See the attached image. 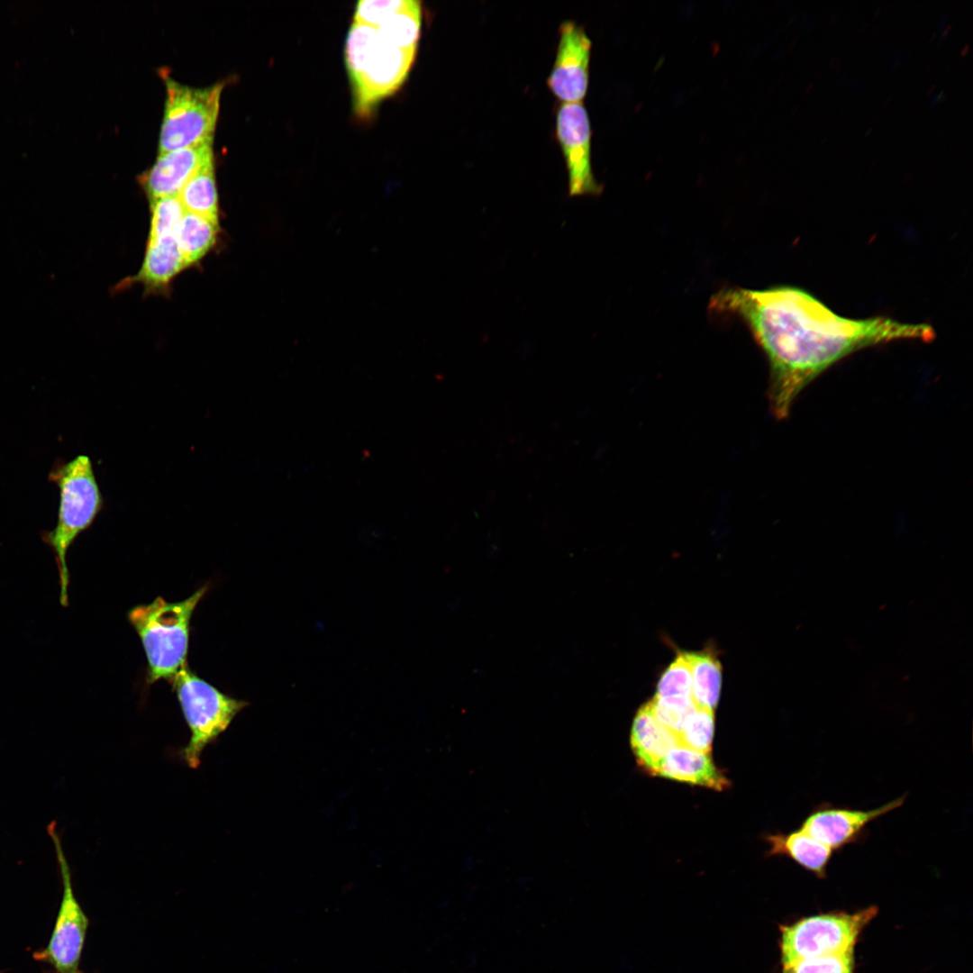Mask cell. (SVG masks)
I'll return each mask as SVG.
<instances>
[{
	"instance_id": "1",
	"label": "cell",
	"mask_w": 973,
	"mask_h": 973,
	"mask_svg": "<svg viewBox=\"0 0 973 973\" xmlns=\"http://www.w3.org/2000/svg\"><path fill=\"white\" fill-rule=\"evenodd\" d=\"M714 313L740 318L769 365L771 413L787 418L799 394L834 364L860 350L898 341H931L927 323L887 316L852 319L840 315L805 289L777 286L762 290L732 287L710 302Z\"/></svg>"
},
{
	"instance_id": "2",
	"label": "cell",
	"mask_w": 973,
	"mask_h": 973,
	"mask_svg": "<svg viewBox=\"0 0 973 973\" xmlns=\"http://www.w3.org/2000/svg\"><path fill=\"white\" fill-rule=\"evenodd\" d=\"M417 51L394 44L374 26L351 23L344 44V60L352 107L358 117H370L383 100L402 87Z\"/></svg>"
},
{
	"instance_id": "3",
	"label": "cell",
	"mask_w": 973,
	"mask_h": 973,
	"mask_svg": "<svg viewBox=\"0 0 973 973\" xmlns=\"http://www.w3.org/2000/svg\"><path fill=\"white\" fill-rule=\"evenodd\" d=\"M50 479L59 488V508L55 528L42 534V541L55 555L59 571V602L68 605L69 573L67 552L76 538L94 522L103 506L89 457L78 455L54 468Z\"/></svg>"
},
{
	"instance_id": "4",
	"label": "cell",
	"mask_w": 973,
	"mask_h": 973,
	"mask_svg": "<svg viewBox=\"0 0 973 973\" xmlns=\"http://www.w3.org/2000/svg\"><path fill=\"white\" fill-rule=\"evenodd\" d=\"M206 590L205 586L180 602L157 597L129 612V622L146 652L149 683L170 679L186 664L190 620Z\"/></svg>"
},
{
	"instance_id": "5",
	"label": "cell",
	"mask_w": 973,
	"mask_h": 973,
	"mask_svg": "<svg viewBox=\"0 0 973 973\" xmlns=\"http://www.w3.org/2000/svg\"><path fill=\"white\" fill-rule=\"evenodd\" d=\"M170 682L177 694L190 738L180 756L191 768L201 764L205 749L224 732L249 703L231 697L200 678L184 665Z\"/></svg>"
},
{
	"instance_id": "6",
	"label": "cell",
	"mask_w": 973,
	"mask_h": 973,
	"mask_svg": "<svg viewBox=\"0 0 973 973\" xmlns=\"http://www.w3.org/2000/svg\"><path fill=\"white\" fill-rule=\"evenodd\" d=\"M165 111L159 153L213 143L223 83L192 87L165 77Z\"/></svg>"
},
{
	"instance_id": "7",
	"label": "cell",
	"mask_w": 973,
	"mask_h": 973,
	"mask_svg": "<svg viewBox=\"0 0 973 973\" xmlns=\"http://www.w3.org/2000/svg\"><path fill=\"white\" fill-rule=\"evenodd\" d=\"M877 907L805 917L780 927L783 965L830 954L853 951L859 936L877 914Z\"/></svg>"
},
{
	"instance_id": "8",
	"label": "cell",
	"mask_w": 973,
	"mask_h": 973,
	"mask_svg": "<svg viewBox=\"0 0 973 973\" xmlns=\"http://www.w3.org/2000/svg\"><path fill=\"white\" fill-rule=\"evenodd\" d=\"M52 839L63 884L62 899L50 941L45 949L34 954L38 960L51 964L57 972L78 970L88 919L73 891L70 869L64 854L55 823L48 827Z\"/></svg>"
},
{
	"instance_id": "9",
	"label": "cell",
	"mask_w": 973,
	"mask_h": 973,
	"mask_svg": "<svg viewBox=\"0 0 973 973\" xmlns=\"http://www.w3.org/2000/svg\"><path fill=\"white\" fill-rule=\"evenodd\" d=\"M591 134L583 102L562 103L556 115V135L565 159L571 196L598 195L602 191L592 170Z\"/></svg>"
},
{
	"instance_id": "10",
	"label": "cell",
	"mask_w": 973,
	"mask_h": 973,
	"mask_svg": "<svg viewBox=\"0 0 973 973\" xmlns=\"http://www.w3.org/2000/svg\"><path fill=\"white\" fill-rule=\"evenodd\" d=\"M555 61L547 79L549 89L562 103H582L588 88L591 41L572 21L559 29Z\"/></svg>"
},
{
	"instance_id": "11",
	"label": "cell",
	"mask_w": 973,
	"mask_h": 973,
	"mask_svg": "<svg viewBox=\"0 0 973 973\" xmlns=\"http://www.w3.org/2000/svg\"><path fill=\"white\" fill-rule=\"evenodd\" d=\"M906 795L894 799L879 807L862 810L834 806L823 803L815 806L805 818L800 829L817 841L828 846L834 852L847 845L864 839L867 826L873 821L900 807Z\"/></svg>"
},
{
	"instance_id": "12",
	"label": "cell",
	"mask_w": 973,
	"mask_h": 973,
	"mask_svg": "<svg viewBox=\"0 0 973 973\" xmlns=\"http://www.w3.org/2000/svg\"><path fill=\"white\" fill-rule=\"evenodd\" d=\"M212 161V143L159 153L152 167L140 176L139 181L149 201L178 196L187 181Z\"/></svg>"
},
{
	"instance_id": "13",
	"label": "cell",
	"mask_w": 973,
	"mask_h": 973,
	"mask_svg": "<svg viewBox=\"0 0 973 973\" xmlns=\"http://www.w3.org/2000/svg\"><path fill=\"white\" fill-rule=\"evenodd\" d=\"M655 717L666 727L678 732L687 715L696 708L692 697V679L685 651L661 675L655 696L650 702Z\"/></svg>"
},
{
	"instance_id": "14",
	"label": "cell",
	"mask_w": 973,
	"mask_h": 973,
	"mask_svg": "<svg viewBox=\"0 0 973 973\" xmlns=\"http://www.w3.org/2000/svg\"><path fill=\"white\" fill-rule=\"evenodd\" d=\"M186 268L176 235L148 238L139 271L117 286L118 289L140 284L145 294L166 295L173 280Z\"/></svg>"
},
{
	"instance_id": "15",
	"label": "cell",
	"mask_w": 973,
	"mask_h": 973,
	"mask_svg": "<svg viewBox=\"0 0 973 973\" xmlns=\"http://www.w3.org/2000/svg\"><path fill=\"white\" fill-rule=\"evenodd\" d=\"M654 776L723 791L730 782L714 764L709 753L678 745L658 765Z\"/></svg>"
},
{
	"instance_id": "16",
	"label": "cell",
	"mask_w": 973,
	"mask_h": 973,
	"mask_svg": "<svg viewBox=\"0 0 973 973\" xmlns=\"http://www.w3.org/2000/svg\"><path fill=\"white\" fill-rule=\"evenodd\" d=\"M677 733L653 714L649 702L636 713L631 730V746L640 766L653 775L666 754L678 746Z\"/></svg>"
},
{
	"instance_id": "17",
	"label": "cell",
	"mask_w": 973,
	"mask_h": 973,
	"mask_svg": "<svg viewBox=\"0 0 973 973\" xmlns=\"http://www.w3.org/2000/svg\"><path fill=\"white\" fill-rule=\"evenodd\" d=\"M768 841L770 845V855L788 857L817 878L826 877L827 868L834 851L814 840L802 829L799 828L786 834L769 835Z\"/></svg>"
},
{
	"instance_id": "18",
	"label": "cell",
	"mask_w": 973,
	"mask_h": 973,
	"mask_svg": "<svg viewBox=\"0 0 973 973\" xmlns=\"http://www.w3.org/2000/svg\"><path fill=\"white\" fill-rule=\"evenodd\" d=\"M220 224L204 216L186 212L176 238L186 268L196 267L215 249Z\"/></svg>"
},
{
	"instance_id": "19",
	"label": "cell",
	"mask_w": 973,
	"mask_h": 973,
	"mask_svg": "<svg viewBox=\"0 0 973 973\" xmlns=\"http://www.w3.org/2000/svg\"><path fill=\"white\" fill-rule=\"evenodd\" d=\"M178 198L186 212L220 224V207L214 161L200 168L184 186Z\"/></svg>"
},
{
	"instance_id": "20",
	"label": "cell",
	"mask_w": 973,
	"mask_h": 973,
	"mask_svg": "<svg viewBox=\"0 0 973 973\" xmlns=\"http://www.w3.org/2000/svg\"><path fill=\"white\" fill-rule=\"evenodd\" d=\"M685 654L690 667L692 697L696 706L714 711L722 688V667L719 660L707 652Z\"/></svg>"
},
{
	"instance_id": "21",
	"label": "cell",
	"mask_w": 973,
	"mask_h": 973,
	"mask_svg": "<svg viewBox=\"0 0 973 973\" xmlns=\"http://www.w3.org/2000/svg\"><path fill=\"white\" fill-rule=\"evenodd\" d=\"M714 732V711L696 706L686 718L677 736L680 745L709 753L712 749Z\"/></svg>"
},
{
	"instance_id": "22",
	"label": "cell",
	"mask_w": 973,
	"mask_h": 973,
	"mask_svg": "<svg viewBox=\"0 0 973 973\" xmlns=\"http://www.w3.org/2000/svg\"><path fill=\"white\" fill-rule=\"evenodd\" d=\"M150 221L148 238L176 235L186 210L178 196L150 201Z\"/></svg>"
},
{
	"instance_id": "23",
	"label": "cell",
	"mask_w": 973,
	"mask_h": 973,
	"mask_svg": "<svg viewBox=\"0 0 973 973\" xmlns=\"http://www.w3.org/2000/svg\"><path fill=\"white\" fill-rule=\"evenodd\" d=\"M853 953L845 952L804 959L783 965L782 973H853Z\"/></svg>"
},
{
	"instance_id": "24",
	"label": "cell",
	"mask_w": 973,
	"mask_h": 973,
	"mask_svg": "<svg viewBox=\"0 0 973 973\" xmlns=\"http://www.w3.org/2000/svg\"><path fill=\"white\" fill-rule=\"evenodd\" d=\"M56 973H59V972H57V971H56ZM71 973H82V972H80V971H78V970H77V971H75V972H71Z\"/></svg>"
}]
</instances>
